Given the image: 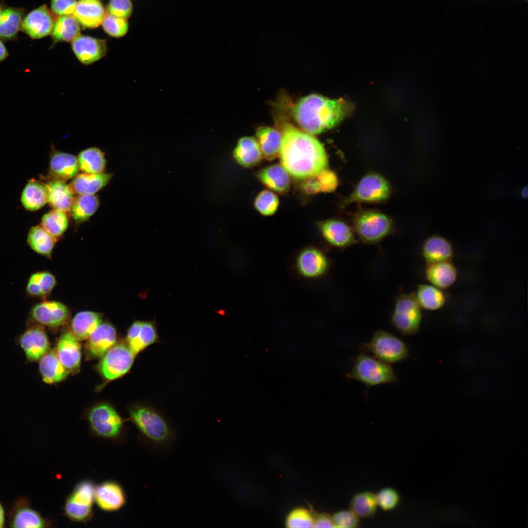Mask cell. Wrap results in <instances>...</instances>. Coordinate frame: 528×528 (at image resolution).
<instances>
[{"mask_svg": "<svg viewBox=\"0 0 528 528\" xmlns=\"http://www.w3.org/2000/svg\"><path fill=\"white\" fill-rule=\"evenodd\" d=\"M79 169L84 173H103L105 169L106 160L102 151L92 147L80 153L78 157Z\"/></svg>", "mask_w": 528, "mask_h": 528, "instance_id": "cell-40", "label": "cell"}, {"mask_svg": "<svg viewBox=\"0 0 528 528\" xmlns=\"http://www.w3.org/2000/svg\"><path fill=\"white\" fill-rule=\"evenodd\" d=\"M67 225L66 213L56 209L45 214L42 219L41 226L55 239L62 236Z\"/></svg>", "mask_w": 528, "mask_h": 528, "instance_id": "cell-42", "label": "cell"}, {"mask_svg": "<svg viewBox=\"0 0 528 528\" xmlns=\"http://www.w3.org/2000/svg\"><path fill=\"white\" fill-rule=\"evenodd\" d=\"M101 323L98 313L84 311L77 313L72 320L71 333L78 340L88 339Z\"/></svg>", "mask_w": 528, "mask_h": 528, "instance_id": "cell-31", "label": "cell"}, {"mask_svg": "<svg viewBox=\"0 0 528 528\" xmlns=\"http://www.w3.org/2000/svg\"><path fill=\"white\" fill-rule=\"evenodd\" d=\"M129 414L144 443L153 451L165 454L171 450L176 433L160 411L150 405L137 404L131 407Z\"/></svg>", "mask_w": 528, "mask_h": 528, "instance_id": "cell-3", "label": "cell"}, {"mask_svg": "<svg viewBox=\"0 0 528 528\" xmlns=\"http://www.w3.org/2000/svg\"><path fill=\"white\" fill-rule=\"evenodd\" d=\"M39 370L43 381L49 384L62 381L69 374L60 362L56 350H48L40 359Z\"/></svg>", "mask_w": 528, "mask_h": 528, "instance_id": "cell-30", "label": "cell"}, {"mask_svg": "<svg viewBox=\"0 0 528 528\" xmlns=\"http://www.w3.org/2000/svg\"><path fill=\"white\" fill-rule=\"evenodd\" d=\"M96 486L89 480L79 482L67 496L64 506V515L75 522L87 523L93 516V505Z\"/></svg>", "mask_w": 528, "mask_h": 528, "instance_id": "cell-5", "label": "cell"}, {"mask_svg": "<svg viewBox=\"0 0 528 528\" xmlns=\"http://www.w3.org/2000/svg\"><path fill=\"white\" fill-rule=\"evenodd\" d=\"M391 193L390 186L382 176L375 173L365 176L351 194L342 202L345 208L354 202H379L386 199Z\"/></svg>", "mask_w": 528, "mask_h": 528, "instance_id": "cell-10", "label": "cell"}, {"mask_svg": "<svg viewBox=\"0 0 528 528\" xmlns=\"http://www.w3.org/2000/svg\"><path fill=\"white\" fill-rule=\"evenodd\" d=\"M375 495L378 506L385 511L395 509L400 501L399 493L391 487L382 488Z\"/></svg>", "mask_w": 528, "mask_h": 528, "instance_id": "cell-47", "label": "cell"}, {"mask_svg": "<svg viewBox=\"0 0 528 528\" xmlns=\"http://www.w3.org/2000/svg\"><path fill=\"white\" fill-rule=\"evenodd\" d=\"M56 19L46 5H42L23 19L21 28L31 38L41 39L51 34Z\"/></svg>", "mask_w": 528, "mask_h": 528, "instance_id": "cell-12", "label": "cell"}, {"mask_svg": "<svg viewBox=\"0 0 528 528\" xmlns=\"http://www.w3.org/2000/svg\"><path fill=\"white\" fill-rule=\"evenodd\" d=\"M4 523V512L1 506L0 505V528H2Z\"/></svg>", "mask_w": 528, "mask_h": 528, "instance_id": "cell-55", "label": "cell"}, {"mask_svg": "<svg viewBox=\"0 0 528 528\" xmlns=\"http://www.w3.org/2000/svg\"><path fill=\"white\" fill-rule=\"evenodd\" d=\"M315 176L319 185L320 192H330L336 189L338 180L336 175L332 171L326 168Z\"/></svg>", "mask_w": 528, "mask_h": 528, "instance_id": "cell-50", "label": "cell"}, {"mask_svg": "<svg viewBox=\"0 0 528 528\" xmlns=\"http://www.w3.org/2000/svg\"><path fill=\"white\" fill-rule=\"evenodd\" d=\"M457 269L451 261L427 264L426 279L431 285L442 289L450 287L456 281Z\"/></svg>", "mask_w": 528, "mask_h": 528, "instance_id": "cell-25", "label": "cell"}, {"mask_svg": "<svg viewBox=\"0 0 528 528\" xmlns=\"http://www.w3.org/2000/svg\"><path fill=\"white\" fill-rule=\"evenodd\" d=\"M20 343L28 360L37 361L48 351L49 341L44 330L40 326L27 329L21 336Z\"/></svg>", "mask_w": 528, "mask_h": 528, "instance_id": "cell-20", "label": "cell"}, {"mask_svg": "<svg viewBox=\"0 0 528 528\" xmlns=\"http://www.w3.org/2000/svg\"><path fill=\"white\" fill-rule=\"evenodd\" d=\"M80 32V23L73 15L57 17L51 34L52 46L59 42H72Z\"/></svg>", "mask_w": 528, "mask_h": 528, "instance_id": "cell-32", "label": "cell"}, {"mask_svg": "<svg viewBox=\"0 0 528 528\" xmlns=\"http://www.w3.org/2000/svg\"><path fill=\"white\" fill-rule=\"evenodd\" d=\"M22 10L17 8H7L2 11L0 18V39H14L21 28L23 20Z\"/></svg>", "mask_w": 528, "mask_h": 528, "instance_id": "cell-36", "label": "cell"}, {"mask_svg": "<svg viewBox=\"0 0 528 528\" xmlns=\"http://www.w3.org/2000/svg\"><path fill=\"white\" fill-rule=\"evenodd\" d=\"M415 295L420 307L428 310H439L446 302L442 290L432 285H419Z\"/></svg>", "mask_w": 528, "mask_h": 528, "instance_id": "cell-35", "label": "cell"}, {"mask_svg": "<svg viewBox=\"0 0 528 528\" xmlns=\"http://www.w3.org/2000/svg\"><path fill=\"white\" fill-rule=\"evenodd\" d=\"M291 110L302 131L313 135L338 125L348 115L351 106L342 99H330L311 94L300 99Z\"/></svg>", "mask_w": 528, "mask_h": 528, "instance_id": "cell-2", "label": "cell"}, {"mask_svg": "<svg viewBox=\"0 0 528 528\" xmlns=\"http://www.w3.org/2000/svg\"><path fill=\"white\" fill-rule=\"evenodd\" d=\"M45 521L35 510L29 508L19 510L13 522V528H40L45 526Z\"/></svg>", "mask_w": 528, "mask_h": 528, "instance_id": "cell-43", "label": "cell"}, {"mask_svg": "<svg viewBox=\"0 0 528 528\" xmlns=\"http://www.w3.org/2000/svg\"><path fill=\"white\" fill-rule=\"evenodd\" d=\"M106 13L99 0H79L73 16L83 27L95 28L102 23Z\"/></svg>", "mask_w": 528, "mask_h": 528, "instance_id": "cell-23", "label": "cell"}, {"mask_svg": "<svg viewBox=\"0 0 528 528\" xmlns=\"http://www.w3.org/2000/svg\"><path fill=\"white\" fill-rule=\"evenodd\" d=\"M132 11V0H110L106 12L116 17L127 19L131 15Z\"/></svg>", "mask_w": 528, "mask_h": 528, "instance_id": "cell-48", "label": "cell"}, {"mask_svg": "<svg viewBox=\"0 0 528 528\" xmlns=\"http://www.w3.org/2000/svg\"><path fill=\"white\" fill-rule=\"evenodd\" d=\"M88 339L86 345L87 353L93 357H101L116 343V331L112 325L104 322Z\"/></svg>", "mask_w": 528, "mask_h": 528, "instance_id": "cell-19", "label": "cell"}, {"mask_svg": "<svg viewBox=\"0 0 528 528\" xmlns=\"http://www.w3.org/2000/svg\"><path fill=\"white\" fill-rule=\"evenodd\" d=\"M8 56V52L4 44L0 40V62L4 60Z\"/></svg>", "mask_w": 528, "mask_h": 528, "instance_id": "cell-54", "label": "cell"}, {"mask_svg": "<svg viewBox=\"0 0 528 528\" xmlns=\"http://www.w3.org/2000/svg\"><path fill=\"white\" fill-rule=\"evenodd\" d=\"M88 418L91 432L95 436L113 441L121 439L124 421L110 405L103 403L94 406Z\"/></svg>", "mask_w": 528, "mask_h": 528, "instance_id": "cell-9", "label": "cell"}, {"mask_svg": "<svg viewBox=\"0 0 528 528\" xmlns=\"http://www.w3.org/2000/svg\"><path fill=\"white\" fill-rule=\"evenodd\" d=\"M56 284L55 277L52 274L47 271L38 272L30 276L26 291L31 296L44 297L51 292Z\"/></svg>", "mask_w": 528, "mask_h": 528, "instance_id": "cell-41", "label": "cell"}, {"mask_svg": "<svg viewBox=\"0 0 528 528\" xmlns=\"http://www.w3.org/2000/svg\"><path fill=\"white\" fill-rule=\"evenodd\" d=\"M105 32L109 36L120 38L125 36L129 29L127 19L115 17L106 13L101 23Z\"/></svg>", "mask_w": 528, "mask_h": 528, "instance_id": "cell-45", "label": "cell"}, {"mask_svg": "<svg viewBox=\"0 0 528 528\" xmlns=\"http://www.w3.org/2000/svg\"><path fill=\"white\" fill-rule=\"evenodd\" d=\"M421 308L415 293L400 294L396 299L391 317L393 326L404 335L417 333L422 320Z\"/></svg>", "mask_w": 528, "mask_h": 528, "instance_id": "cell-8", "label": "cell"}, {"mask_svg": "<svg viewBox=\"0 0 528 528\" xmlns=\"http://www.w3.org/2000/svg\"><path fill=\"white\" fill-rule=\"evenodd\" d=\"M79 166L75 156L62 152H55L50 161V173L55 179L65 181L76 176Z\"/></svg>", "mask_w": 528, "mask_h": 528, "instance_id": "cell-26", "label": "cell"}, {"mask_svg": "<svg viewBox=\"0 0 528 528\" xmlns=\"http://www.w3.org/2000/svg\"><path fill=\"white\" fill-rule=\"evenodd\" d=\"M76 0H51V10L58 16L73 15L77 4Z\"/></svg>", "mask_w": 528, "mask_h": 528, "instance_id": "cell-51", "label": "cell"}, {"mask_svg": "<svg viewBox=\"0 0 528 528\" xmlns=\"http://www.w3.org/2000/svg\"><path fill=\"white\" fill-rule=\"evenodd\" d=\"M346 376L350 379L361 382L368 387L398 381L390 364L364 352L357 355Z\"/></svg>", "mask_w": 528, "mask_h": 528, "instance_id": "cell-4", "label": "cell"}, {"mask_svg": "<svg viewBox=\"0 0 528 528\" xmlns=\"http://www.w3.org/2000/svg\"><path fill=\"white\" fill-rule=\"evenodd\" d=\"M1 12H2V10L1 9L0 7V16H1Z\"/></svg>", "mask_w": 528, "mask_h": 528, "instance_id": "cell-57", "label": "cell"}, {"mask_svg": "<svg viewBox=\"0 0 528 528\" xmlns=\"http://www.w3.org/2000/svg\"><path fill=\"white\" fill-rule=\"evenodd\" d=\"M422 255L426 264L451 261L454 255V247L450 241L435 234L424 241L422 247Z\"/></svg>", "mask_w": 528, "mask_h": 528, "instance_id": "cell-21", "label": "cell"}, {"mask_svg": "<svg viewBox=\"0 0 528 528\" xmlns=\"http://www.w3.org/2000/svg\"><path fill=\"white\" fill-rule=\"evenodd\" d=\"M521 196L524 198L527 197V196H528V189H527V187L523 188V189L522 190V191H521Z\"/></svg>", "mask_w": 528, "mask_h": 528, "instance_id": "cell-56", "label": "cell"}, {"mask_svg": "<svg viewBox=\"0 0 528 528\" xmlns=\"http://www.w3.org/2000/svg\"><path fill=\"white\" fill-rule=\"evenodd\" d=\"M297 267L300 273L307 277H318L326 272L329 261L321 251L308 248L302 251L297 258Z\"/></svg>", "mask_w": 528, "mask_h": 528, "instance_id": "cell-22", "label": "cell"}, {"mask_svg": "<svg viewBox=\"0 0 528 528\" xmlns=\"http://www.w3.org/2000/svg\"><path fill=\"white\" fill-rule=\"evenodd\" d=\"M314 528H335L332 517L326 513H322L314 518Z\"/></svg>", "mask_w": 528, "mask_h": 528, "instance_id": "cell-52", "label": "cell"}, {"mask_svg": "<svg viewBox=\"0 0 528 528\" xmlns=\"http://www.w3.org/2000/svg\"><path fill=\"white\" fill-rule=\"evenodd\" d=\"M353 221L359 238L366 244L379 242L391 234L393 229L391 219L374 210L359 211L354 216Z\"/></svg>", "mask_w": 528, "mask_h": 528, "instance_id": "cell-6", "label": "cell"}, {"mask_svg": "<svg viewBox=\"0 0 528 528\" xmlns=\"http://www.w3.org/2000/svg\"><path fill=\"white\" fill-rule=\"evenodd\" d=\"M233 154L237 162L245 167L256 165L263 157L258 141L256 138L250 136L240 139Z\"/></svg>", "mask_w": 528, "mask_h": 528, "instance_id": "cell-28", "label": "cell"}, {"mask_svg": "<svg viewBox=\"0 0 528 528\" xmlns=\"http://www.w3.org/2000/svg\"><path fill=\"white\" fill-rule=\"evenodd\" d=\"M332 517L337 528H358L360 524V519L351 509L340 510Z\"/></svg>", "mask_w": 528, "mask_h": 528, "instance_id": "cell-49", "label": "cell"}, {"mask_svg": "<svg viewBox=\"0 0 528 528\" xmlns=\"http://www.w3.org/2000/svg\"><path fill=\"white\" fill-rule=\"evenodd\" d=\"M71 48L77 59L85 65L103 58L108 51L106 40L81 34L71 42Z\"/></svg>", "mask_w": 528, "mask_h": 528, "instance_id": "cell-14", "label": "cell"}, {"mask_svg": "<svg viewBox=\"0 0 528 528\" xmlns=\"http://www.w3.org/2000/svg\"><path fill=\"white\" fill-rule=\"evenodd\" d=\"M125 341L136 355L148 347L160 342L155 320L134 322L128 330Z\"/></svg>", "mask_w": 528, "mask_h": 528, "instance_id": "cell-13", "label": "cell"}, {"mask_svg": "<svg viewBox=\"0 0 528 528\" xmlns=\"http://www.w3.org/2000/svg\"><path fill=\"white\" fill-rule=\"evenodd\" d=\"M319 227L325 240L336 247L345 248L357 242L351 228L341 220H325L319 224Z\"/></svg>", "mask_w": 528, "mask_h": 528, "instance_id": "cell-18", "label": "cell"}, {"mask_svg": "<svg viewBox=\"0 0 528 528\" xmlns=\"http://www.w3.org/2000/svg\"><path fill=\"white\" fill-rule=\"evenodd\" d=\"M32 318L39 324L51 328L59 327L67 320V307L57 301H45L36 305L31 311Z\"/></svg>", "mask_w": 528, "mask_h": 528, "instance_id": "cell-16", "label": "cell"}, {"mask_svg": "<svg viewBox=\"0 0 528 528\" xmlns=\"http://www.w3.org/2000/svg\"><path fill=\"white\" fill-rule=\"evenodd\" d=\"M27 242L38 254L50 258L55 243V239L42 226L32 227L28 234Z\"/></svg>", "mask_w": 528, "mask_h": 528, "instance_id": "cell-37", "label": "cell"}, {"mask_svg": "<svg viewBox=\"0 0 528 528\" xmlns=\"http://www.w3.org/2000/svg\"><path fill=\"white\" fill-rule=\"evenodd\" d=\"M135 356L126 341L116 343L102 357L98 371L107 380L115 379L130 370Z\"/></svg>", "mask_w": 528, "mask_h": 528, "instance_id": "cell-11", "label": "cell"}, {"mask_svg": "<svg viewBox=\"0 0 528 528\" xmlns=\"http://www.w3.org/2000/svg\"><path fill=\"white\" fill-rule=\"evenodd\" d=\"M278 130L282 136L280 161L290 175L297 179H307L327 168L324 147L312 135L284 121L279 123Z\"/></svg>", "mask_w": 528, "mask_h": 528, "instance_id": "cell-1", "label": "cell"}, {"mask_svg": "<svg viewBox=\"0 0 528 528\" xmlns=\"http://www.w3.org/2000/svg\"><path fill=\"white\" fill-rule=\"evenodd\" d=\"M112 176L107 173H83L74 177L67 185L68 191L72 195H93L106 186Z\"/></svg>", "mask_w": 528, "mask_h": 528, "instance_id": "cell-24", "label": "cell"}, {"mask_svg": "<svg viewBox=\"0 0 528 528\" xmlns=\"http://www.w3.org/2000/svg\"><path fill=\"white\" fill-rule=\"evenodd\" d=\"M306 179L302 185V188L306 193L311 195L320 192L319 185L315 176Z\"/></svg>", "mask_w": 528, "mask_h": 528, "instance_id": "cell-53", "label": "cell"}, {"mask_svg": "<svg viewBox=\"0 0 528 528\" xmlns=\"http://www.w3.org/2000/svg\"><path fill=\"white\" fill-rule=\"evenodd\" d=\"M99 200L94 195H78L74 198L71 208V215L77 223L88 220L96 211Z\"/></svg>", "mask_w": 528, "mask_h": 528, "instance_id": "cell-39", "label": "cell"}, {"mask_svg": "<svg viewBox=\"0 0 528 528\" xmlns=\"http://www.w3.org/2000/svg\"><path fill=\"white\" fill-rule=\"evenodd\" d=\"M21 201L24 207L29 211L40 209L48 202L46 185L35 180H30L22 191Z\"/></svg>", "mask_w": 528, "mask_h": 528, "instance_id": "cell-33", "label": "cell"}, {"mask_svg": "<svg viewBox=\"0 0 528 528\" xmlns=\"http://www.w3.org/2000/svg\"><path fill=\"white\" fill-rule=\"evenodd\" d=\"M127 498L122 486L114 481H104L95 487L94 502L101 510L111 512L121 508Z\"/></svg>", "mask_w": 528, "mask_h": 528, "instance_id": "cell-15", "label": "cell"}, {"mask_svg": "<svg viewBox=\"0 0 528 528\" xmlns=\"http://www.w3.org/2000/svg\"><path fill=\"white\" fill-rule=\"evenodd\" d=\"M258 177L266 187L280 193L287 192L290 187L289 174L282 165H272L262 169Z\"/></svg>", "mask_w": 528, "mask_h": 528, "instance_id": "cell-29", "label": "cell"}, {"mask_svg": "<svg viewBox=\"0 0 528 528\" xmlns=\"http://www.w3.org/2000/svg\"><path fill=\"white\" fill-rule=\"evenodd\" d=\"M56 352L68 373L78 371L81 363V345L71 331H65L60 336Z\"/></svg>", "mask_w": 528, "mask_h": 528, "instance_id": "cell-17", "label": "cell"}, {"mask_svg": "<svg viewBox=\"0 0 528 528\" xmlns=\"http://www.w3.org/2000/svg\"><path fill=\"white\" fill-rule=\"evenodd\" d=\"M360 350L364 353L371 352L375 357L389 364L404 360L409 353L408 348L403 341L381 330L376 331L369 342L362 344Z\"/></svg>", "mask_w": 528, "mask_h": 528, "instance_id": "cell-7", "label": "cell"}, {"mask_svg": "<svg viewBox=\"0 0 528 528\" xmlns=\"http://www.w3.org/2000/svg\"><path fill=\"white\" fill-rule=\"evenodd\" d=\"M377 507L375 494L369 491L355 494L350 503V509L359 519L373 517L377 511Z\"/></svg>", "mask_w": 528, "mask_h": 528, "instance_id": "cell-38", "label": "cell"}, {"mask_svg": "<svg viewBox=\"0 0 528 528\" xmlns=\"http://www.w3.org/2000/svg\"><path fill=\"white\" fill-rule=\"evenodd\" d=\"M256 135L263 157L268 160L279 157L282 136L278 129L261 126L257 129Z\"/></svg>", "mask_w": 528, "mask_h": 528, "instance_id": "cell-27", "label": "cell"}, {"mask_svg": "<svg viewBox=\"0 0 528 528\" xmlns=\"http://www.w3.org/2000/svg\"><path fill=\"white\" fill-rule=\"evenodd\" d=\"M314 517L311 513L305 508L293 509L286 519V527L288 528L313 527Z\"/></svg>", "mask_w": 528, "mask_h": 528, "instance_id": "cell-46", "label": "cell"}, {"mask_svg": "<svg viewBox=\"0 0 528 528\" xmlns=\"http://www.w3.org/2000/svg\"><path fill=\"white\" fill-rule=\"evenodd\" d=\"M46 185L48 190V202L54 209L65 213L71 210L74 197L64 182L53 180Z\"/></svg>", "mask_w": 528, "mask_h": 528, "instance_id": "cell-34", "label": "cell"}, {"mask_svg": "<svg viewBox=\"0 0 528 528\" xmlns=\"http://www.w3.org/2000/svg\"><path fill=\"white\" fill-rule=\"evenodd\" d=\"M279 199L273 192L265 190L260 192L254 201L256 209L262 215L270 216L274 214L278 209Z\"/></svg>", "mask_w": 528, "mask_h": 528, "instance_id": "cell-44", "label": "cell"}]
</instances>
